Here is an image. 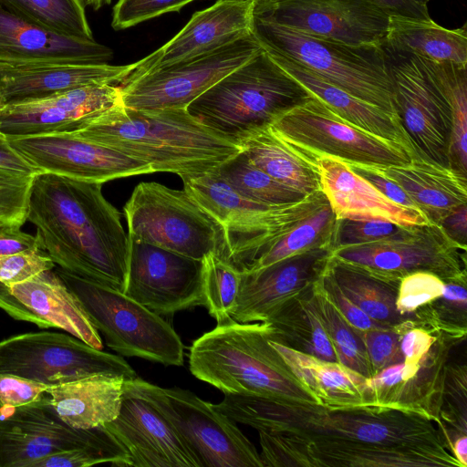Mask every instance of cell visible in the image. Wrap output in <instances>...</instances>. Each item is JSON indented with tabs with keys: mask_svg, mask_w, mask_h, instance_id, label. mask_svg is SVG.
I'll return each mask as SVG.
<instances>
[{
	"mask_svg": "<svg viewBox=\"0 0 467 467\" xmlns=\"http://www.w3.org/2000/svg\"><path fill=\"white\" fill-rule=\"evenodd\" d=\"M213 406L258 431L263 467H462L434 423L412 413L247 394Z\"/></svg>",
	"mask_w": 467,
	"mask_h": 467,
	"instance_id": "6da1fadb",
	"label": "cell"
},
{
	"mask_svg": "<svg viewBox=\"0 0 467 467\" xmlns=\"http://www.w3.org/2000/svg\"><path fill=\"white\" fill-rule=\"evenodd\" d=\"M26 220L59 267L125 293L130 240L102 183L39 172L32 178Z\"/></svg>",
	"mask_w": 467,
	"mask_h": 467,
	"instance_id": "7a4b0ae2",
	"label": "cell"
},
{
	"mask_svg": "<svg viewBox=\"0 0 467 467\" xmlns=\"http://www.w3.org/2000/svg\"><path fill=\"white\" fill-rule=\"evenodd\" d=\"M71 134L143 161L151 173L181 178L209 171L240 150L186 109L141 110L121 104Z\"/></svg>",
	"mask_w": 467,
	"mask_h": 467,
	"instance_id": "3957f363",
	"label": "cell"
},
{
	"mask_svg": "<svg viewBox=\"0 0 467 467\" xmlns=\"http://www.w3.org/2000/svg\"><path fill=\"white\" fill-rule=\"evenodd\" d=\"M270 337L266 322L217 325L192 342L190 371L224 394L319 404L272 347Z\"/></svg>",
	"mask_w": 467,
	"mask_h": 467,
	"instance_id": "277c9868",
	"label": "cell"
},
{
	"mask_svg": "<svg viewBox=\"0 0 467 467\" xmlns=\"http://www.w3.org/2000/svg\"><path fill=\"white\" fill-rule=\"evenodd\" d=\"M312 96L260 48L192 101L186 110L239 145Z\"/></svg>",
	"mask_w": 467,
	"mask_h": 467,
	"instance_id": "5b68a950",
	"label": "cell"
},
{
	"mask_svg": "<svg viewBox=\"0 0 467 467\" xmlns=\"http://www.w3.org/2000/svg\"><path fill=\"white\" fill-rule=\"evenodd\" d=\"M252 36L261 48L290 57L352 96L399 117L383 46L347 44L255 16Z\"/></svg>",
	"mask_w": 467,
	"mask_h": 467,
	"instance_id": "8992f818",
	"label": "cell"
},
{
	"mask_svg": "<svg viewBox=\"0 0 467 467\" xmlns=\"http://www.w3.org/2000/svg\"><path fill=\"white\" fill-rule=\"evenodd\" d=\"M182 180L183 190L223 225L227 241V259L241 267L326 200L323 192L318 191L288 204L257 202L235 191L215 168Z\"/></svg>",
	"mask_w": 467,
	"mask_h": 467,
	"instance_id": "52a82bcc",
	"label": "cell"
},
{
	"mask_svg": "<svg viewBox=\"0 0 467 467\" xmlns=\"http://www.w3.org/2000/svg\"><path fill=\"white\" fill-rule=\"evenodd\" d=\"M123 211L130 240L196 260L211 254L227 259L224 228L183 189L140 182Z\"/></svg>",
	"mask_w": 467,
	"mask_h": 467,
	"instance_id": "ba28073f",
	"label": "cell"
},
{
	"mask_svg": "<svg viewBox=\"0 0 467 467\" xmlns=\"http://www.w3.org/2000/svg\"><path fill=\"white\" fill-rule=\"evenodd\" d=\"M76 296L96 330L119 354L166 366L183 364V344L160 315L125 293L75 275L54 271Z\"/></svg>",
	"mask_w": 467,
	"mask_h": 467,
	"instance_id": "9c48e42d",
	"label": "cell"
},
{
	"mask_svg": "<svg viewBox=\"0 0 467 467\" xmlns=\"http://www.w3.org/2000/svg\"><path fill=\"white\" fill-rule=\"evenodd\" d=\"M128 381L170 422L201 467H263L254 445L212 403L181 388H161L138 377Z\"/></svg>",
	"mask_w": 467,
	"mask_h": 467,
	"instance_id": "30bf717a",
	"label": "cell"
},
{
	"mask_svg": "<svg viewBox=\"0 0 467 467\" xmlns=\"http://www.w3.org/2000/svg\"><path fill=\"white\" fill-rule=\"evenodd\" d=\"M271 128L313 164L321 156L383 167L402 165L414 158L401 145L344 120L314 95L278 118Z\"/></svg>",
	"mask_w": 467,
	"mask_h": 467,
	"instance_id": "8fae6325",
	"label": "cell"
},
{
	"mask_svg": "<svg viewBox=\"0 0 467 467\" xmlns=\"http://www.w3.org/2000/svg\"><path fill=\"white\" fill-rule=\"evenodd\" d=\"M260 48L250 36L213 52L161 67H146V57L119 85L122 105L141 110L186 109Z\"/></svg>",
	"mask_w": 467,
	"mask_h": 467,
	"instance_id": "7c38bea8",
	"label": "cell"
},
{
	"mask_svg": "<svg viewBox=\"0 0 467 467\" xmlns=\"http://www.w3.org/2000/svg\"><path fill=\"white\" fill-rule=\"evenodd\" d=\"M0 373L14 374L49 387L105 375L137 378L120 356L95 348L74 336L48 331L12 336L0 341Z\"/></svg>",
	"mask_w": 467,
	"mask_h": 467,
	"instance_id": "4fadbf2b",
	"label": "cell"
},
{
	"mask_svg": "<svg viewBox=\"0 0 467 467\" xmlns=\"http://www.w3.org/2000/svg\"><path fill=\"white\" fill-rule=\"evenodd\" d=\"M466 247L453 242L435 223L407 225L389 238L338 248L332 255L377 278L400 283L415 272H429L443 281L467 275Z\"/></svg>",
	"mask_w": 467,
	"mask_h": 467,
	"instance_id": "5bb4252c",
	"label": "cell"
},
{
	"mask_svg": "<svg viewBox=\"0 0 467 467\" xmlns=\"http://www.w3.org/2000/svg\"><path fill=\"white\" fill-rule=\"evenodd\" d=\"M45 394L26 405L0 408V467H31L40 459L71 449L121 445L103 425H67Z\"/></svg>",
	"mask_w": 467,
	"mask_h": 467,
	"instance_id": "9a60e30c",
	"label": "cell"
},
{
	"mask_svg": "<svg viewBox=\"0 0 467 467\" xmlns=\"http://www.w3.org/2000/svg\"><path fill=\"white\" fill-rule=\"evenodd\" d=\"M383 47L396 112L418 155L449 167L451 113L447 99L411 54Z\"/></svg>",
	"mask_w": 467,
	"mask_h": 467,
	"instance_id": "2e32d148",
	"label": "cell"
},
{
	"mask_svg": "<svg viewBox=\"0 0 467 467\" xmlns=\"http://www.w3.org/2000/svg\"><path fill=\"white\" fill-rule=\"evenodd\" d=\"M125 294L160 316L205 306L203 261L130 240Z\"/></svg>",
	"mask_w": 467,
	"mask_h": 467,
	"instance_id": "e0dca14e",
	"label": "cell"
},
{
	"mask_svg": "<svg viewBox=\"0 0 467 467\" xmlns=\"http://www.w3.org/2000/svg\"><path fill=\"white\" fill-rule=\"evenodd\" d=\"M254 16L351 45L384 46L389 16L365 0H280L255 5Z\"/></svg>",
	"mask_w": 467,
	"mask_h": 467,
	"instance_id": "ac0fdd59",
	"label": "cell"
},
{
	"mask_svg": "<svg viewBox=\"0 0 467 467\" xmlns=\"http://www.w3.org/2000/svg\"><path fill=\"white\" fill-rule=\"evenodd\" d=\"M7 140L38 172L100 183L151 173L143 161L69 133Z\"/></svg>",
	"mask_w": 467,
	"mask_h": 467,
	"instance_id": "d6986e66",
	"label": "cell"
},
{
	"mask_svg": "<svg viewBox=\"0 0 467 467\" xmlns=\"http://www.w3.org/2000/svg\"><path fill=\"white\" fill-rule=\"evenodd\" d=\"M332 251L317 248L256 270H240V285L231 317L240 323L265 322L289 301L312 291Z\"/></svg>",
	"mask_w": 467,
	"mask_h": 467,
	"instance_id": "ffe728a7",
	"label": "cell"
},
{
	"mask_svg": "<svg viewBox=\"0 0 467 467\" xmlns=\"http://www.w3.org/2000/svg\"><path fill=\"white\" fill-rule=\"evenodd\" d=\"M454 346L438 335L420 361H401L368 378L370 406L416 414L438 425L449 355Z\"/></svg>",
	"mask_w": 467,
	"mask_h": 467,
	"instance_id": "44dd1931",
	"label": "cell"
},
{
	"mask_svg": "<svg viewBox=\"0 0 467 467\" xmlns=\"http://www.w3.org/2000/svg\"><path fill=\"white\" fill-rule=\"evenodd\" d=\"M135 467H201L174 428L127 380L117 417L103 425Z\"/></svg>",
	"mask_w": 467,
	"mask_h": 467,
	"instance_id": "7402d4cb",
	"label": "cell"
},
{
	"mask_svg": "<svg viewBox=\"0 0 467 467\" xmlns=\"http://www.w3.org/2000/svg\"><path fill=\"white\" fill-rule=\"evenodd\" d=\"M121 104L119 86L90 85L45 100L0 108V132L7 139L71 134Z\"/></svg>",
	"mask_w": 467,
	"mask_h": 467,
	"instance_id": "603a6c76",
	"label": "cell"
},
{
	"mask_svg": "<svg viewBox=\"0 0 467 467\" xmlns=\"http://www.w3.org/2000/svg\"><path fill=\"white\" fill-rule=\"evenodd\" d=\"M0 308L15 319L61 328L95 348H103L79 301L52 270L18 284L0 283Z\"/></svg>",
	"mask_w": 467,
	"mask_h": 467,
	"instance_id": "cb8c5ba5",
	"label": "cell"
},
{
	"mask_svg": "<svg viewBox=\"0 0 467 467\" xmlns=\"http://www.w3.org/2000/svg\"><path fill=\"white\" fill-rule=\"evenodd\" d=\"M140 61L124 66L75 62L0 64V108L45 100L90 85L119 86Z\"/></svg>",
	"mask_w": 467,
	"mask_h": 467,
	"instance_id": "d4e9b609",
	"label": "cell"
},
{
	"mask_svg": "<svg viewBox=\"0 0 467 467\" xmlns=\"http://www.w3.org/2000/svg\"><path fill=\"white\" fill-rule=\"evenodd\" d=\"M254 7L253 0H217L195 12L175 36L148 56L145 67L196 57L252 36Z\"/></svg>",
	"mask_w": 467,
	"mask_h": 467,
	"instance_id": "484cf974",
	"label": "cell"
},
{
	"mask_svg": "<svg viewBox=\"0 0 467 467\" xmlns=\"http://www.w3.org/2000/svg\"><path fill=\"white\" fill-rule=\"evenodd\" d=\"M314 164L320 191L337 219L381 221L400 225L430 223L422 212L391 202L345 161L321 156L314 160Z\"/></svg>",
	"mask_w": 467,
	"mask_h": 467,
	"instance_id": "4316f807",
	"label": "cell"
},
{
	"mask_svg": "<svg viewBox=\"0 0 467 467\" xmlns=\"http://www.w3.org/2000/svg\"><path fill=\"white\" fill-rule=\"evenodd\" d=\"M113 51L94 40L62 36L36 26L0 5V64L75 62L103 64Z\"/></svg>",
	"mask_w": 467,
	"mask_h": 467,
	"instance_id": "83f0119b",
	"label": "cell"
},
{
	"mask_svg": "<svg viewBox=\"0 0 467 467\" xmlns=\"http://www.w3.org/2000/svg\"><path fill=\"white\" fill-rule=\"evenodd\" d=\"M265 51L341 119L368 133L396 142L419 157L399 117L352 96L290 57L272 50Z\"/></svg>",
	"mask_w": 467,
	"mask_h": 467,
	"instance_id": "f1b7e54d",
	"label": "cell"
},
{
	"mask_svg": "<svg viewBox=\"0 0 467 467\" xmlns=\"http://www.w3.org/2000/svg\"><path fill=\"white\" fill-rule=\"evenodd\" d=\"M399 184L431 223H440L453 210L467 204V176L421 157L402 165L374 166Z\"/></svg>",
	"mask_w": 467,
	"mask_h": 467,
	"instance_id": "f546056e",
	"label": "cell"
},
{
	"mask_svg": "<svg viewBox=\"0 0 467 467\" xmlns=\"http://www.w3.org/2000/svg\"><path fill=\"white\" fill-rule=\"evenodd\" d=\"M269 342L320 405L331 409L371 407L368 378L338 362L317 358L271 338Z\"/></svg>",
	"mask_w": 467,
	"mask_h": 467,
	"instance_id": "4dcf8cb0",
	"label": "cell"
},
{
	"mask_svg": "<svg viewBox=\"0 0 467 467\" xmlns=\"http://www.w3.org/2000/svg\"><path fill=\"white\" fill-rule=\"evenodd\" d=\"M125 379L95 375L51 386L47 393L58 417L77 429L113 420L121 405Z\"/></svg>",
	"mask_w": 467,
	"mask_h": 467,
	"instance_id": "1f68e13d",
	"label": "cell"
},
{
	"mask_svg": "<svg viewBox=\"0 0 467 467\" xmlns=\"http://www.w3.org/2000/svg\"><path fill=\"white\" fill-rule=\"evenodd\" d=\"M384 46L432 61L467 66L466 24L449 29L431 18L390 16Z\"/></svg>",
	"mask_w": 467,
	"mask_h": 467,
	"instance_id": "d6a6232c",
	"label": "cell"
},
{
	"mask_svg": "<svg viewBox=\"0 0 467 467\" xmlns=\"http://www.w3.org/2000/svg\"><path fill=\"white\" fill-rule=\"evenodd\" d=\"M247 158L277 182L305 195L320 191L315 164L299 155L270 127L239 143Z\"/></svg>",
	"mask_w": 467,
	"mask_h": 467,
	"instance_id": "836d02e7",
	"label": "cell"
},
{
	"mask_svg": "<svg viewBox=\"0 0 467 467\" xmlns=\"http://www.w3.org/2000/svg\"><path fill=\"white\" fill-rule=\"evenodd\" d=\"M327 272L345 296L375 321L395 327L411 319L397 309L396 299L400 283L389 282L330 256Z\"/></svg>",
	"mask_w": 467,
	"mask_h": 467,
	"instance_id": "e575fe53",
	"label": "cell"
},
{
	"mask_svg": "<svg viewBox=\"0 0 467 467\" xmlns=\"http://www.w3.org/2000/svg\"><path fill=\"white\" fill-rule=\"evenodd\" d=\"M312 291L285 304L265 321L271 327L270 338L317 358L337 362L331 341L314 307Z\"/></svg>",
	"mask_w": 467,
	"mask_h": 467,
	"instance_id": "d590c367",
	"label": "cell"
},
{
	"mask_svg": "<svg viewBox=\"0 0 467 467\" xmlns=\"http://www.w3.org/2000/svg\"><path fill=\"white\" fill-rule=\"evenodd\" d=\"M447 99L451 113L448 149L449 167L467 176V70L466 66L437 62L411 54Z\"/></svg>",
	"mask_w": 467,
	"mask_h": 467,
	"instance_id": "8d00e7d4",
	"label": "cell"
},
{
	"mask_svg": "<svg viewBox=\"0 0 467 467\" xmlns=\"http://www.w3.org/2000/svg\"><path fill=\"white\" fill-rule=\"evenodd\" d=\"M336 223V215L326 198L307 216L262 250L241 269L256 270L306 251L317 248L331 249Z\"/></svg>",
	"mask_w": 467,
	"mask_h": 467,
	"instance_id": "74e56055",
	"label": "cell"
},
{
	"mask_svg": "<svg viewBox=\"0 0 467 467\" xmlns=\"http://www.w3.org/2000/svg\"><path fill=\"white\" fill-rule=\"evenodd\" d=\"M8 12L54 34L94 40L83 0H0Z\"/></svg>",
	"mask_w": 467,
	"mask_h": 467,
	"instance_id": "f35d334b",
	"label": "cell"
},
{
	"mask_svg": "<svg viewBox=\"0 0 467 467\" xmlns=\"http://www.w3.org/2000/svg\"><path fill=\"white\" fill-rule=\"evenodd\" d=\"M443 282L442 295L414 311L411 320L458 345L467 335V275Z\"/></svg>",
	"mask_w": 467,
	"mask_h": 467,
	"instance_id": "ab89813d",
	"label": "cell"
},
{
	"mask_svg": "<svg viewBox=\"0 0 467 467\" xmlns=\"http://www.w3.org/2000/svg\"><path fill=\"white\" fill-rule=\"evenodd\" d=\"M215 170L240 194L257 202L283 205L299 202L307 196L272 178L256 167L242 150Z\"/></svg>",
	"mask_w": 467,
	"mask_h": 467,
	"instance_id": "60d3db41",
	"label": "cell"
},
{
	"mask_svg": "<svg viewBox=\"0 0 467 467\" xmlns=\"http://www.w3.org/2000/svg\"><path fill=\"white\" fill-rule=\"evenodd\" d=\"M311 298L331 341L337 362L366 378L372 377L373 372L363 340L357 329L344 319L328 300L318 280L313 287Z\"/></svg>",
	"mask_w": 467,
	"mask_h": 467,
	"instance_id": "b9f144b4",
	"label": "cell"
},
{
	"mask_svg": "<svg viewBox=\"0 0 467 467\" xmlns=\"http://www.w3.org/2000/svg\"><path fill=\"white\" fill-rule=\"evenodd\" d=\"M203 261L205 306L217 325L234 321V308L240 285V270L225 257L211 254Z\"/></svg>",
	"mask_w": 467,
	"mask_h": 467,
	"instance_id": "7bdbcfd3",
	"label": "cell"
},
{
	"mask_svg": "<svg viewBox=\"0 0 467 467\" xmlns=\"http://www.w3.org/2000/svg\"><path fill=\"white\" fill-rule=\"evenodd\" d=\"M439 431L446 441L467 435L466 365H448Z\"/></svg>",
	"mask_w": 467,
	"mask_h": 467,
	"instance_id": "ee69618b",
	"label": "cell"
},
{
	"mask_svg": "<svg viewBox=\"0 0 467 467\" xmlns=\"http://www.w3.org/2000/svg\"><path fill=\"white\" fill-rule=\"evenodd\" d=\"M105 462L116 466H130V456L122 445L89 446L49 455L36 461L31 467H88Z\"/></svg>",
	"mask_w": 467,
	"mask_h": 467,
	"instance_id": "f6af8a7d",
	"label": "cell"
},
{
	"mask_svg": "<svg viewBox=\"0 0 467 467\" xmlns=\"http://www.w3.org/2000/svg\"><path fill=\"white\" fill-rule=\"evenodd\" d=\"M406 226L381 221L337 219L331 249L381 241L400 233Z\"/></svg>",
	"mask_w": 467,
	"mask_h": 467,
	"instance_id": "bcb514c9",
	"label": "cell"
},
{
	"mask_svg": "<svg viewBox=\"0 0 467 467\" xmlns=\"http://www.w3.org/2000/svg\"><path fill=\"white\" fill-rule=\"evenodd\" d=\"M444 282L429 272H415L404 276L399 285L396 306L402 316L411 314L426 304L440 297Z\"/></svg>",
	"mask_w": 467,
	"mask_h": 467,
	"instance_id": "7dc6e473",
	"label": "cell"
},
{
	"mask_svg": "<svg viewBox=\"0 0 467 467\" xmlns=\"http://www.w3.org/2000/svg\"><path fill=\"white\" fill-rule=\"evenodd\" d=\"M193 0H119L112 10L111 26L126 29L169 12H179Z\"/></svg>",
	"mask_w": 467,
	"mask_h": 467,
	"instance_id": "c3c4849f",
	"label": "cell"
},
{
	"mask_svg": "<svg viewBox=\"0 0 467 467\" xmlns=\"http://www.w3.org/2000/svg\"><path fill=\"white\" fill-rule=\"evenodd\" d=\"M33 177L0 171V221L23 225L26 221L29 189Z\"/></svg>",
	"mask_w": 467,
	"mask_h": 467,
	"instance_id": "681fc988",
	"label": "cell"
},
{
	"mask_svg": "<svg viewBox=\"0 0 467 467\" xmlns=\"http://www.w3.org/2000/svg\"><path fill=\"white\" fill-rule=\"evenodd\" d=\"M365 345L373 375L389 366L403 361L400 334L390 327L371 330L357 329Z\"/></svg>",
	"mask_w": 467,
	"mask_h": 467,
	"instance_id": "f907efd6",
	"label": "cell"
},
{
	"mask_svg": "<svg viewBox=\"0 0 467 467\" xmlns=\"http://www.w3.org/2000/svg\"><path fill=\"white\" fill-rule=\"evenodd\" d=\"M55 263L43 250L25 251L0 258V283L25 282L45 271L53 270Z\"/></svg>",
	"mask_w": 467,
	"mask_h": 467,
	"instance_id": "816d5d0a",
	"label": "cell"
},
{
	"mask_svg": "<svg viewBox=\"0 0 467 467\" xmlns=\"http://www.w3.org/2000/svg\"><path fill=\"white\" fill-rule=\"evenodd\" d=\"M318 283L328 300L334 305L344 319L354 328L366 331L388 327L372 319L349 300L327 272L326 267L318 279Z\"/></svg>",
	"mask_w": 467,
	"mask_h": 467,
	"instance_id": "f5cc1de1",
	"label": "cell"
},
{
	"mask_svg": "<svg viewBox=\"0 0 467 467\" xmlns=\"http://www.w3.org/2000/svg\"><path fill=\"white\" fill-rule=\"evenodd\" d=\"M48 385L14 374L0 373V408H16L35 402Z\"/></svg>",
	"mask_w": 467,
	"mask_h": 467,
	"instance_id": "db71d44e",
	"label": "cell"
},
{
	"mask_svg": "<svg viewBox=\"0 0 467 467\" xmlns=\"http://www.w3.org/2000/svg\"><path fill=\"white\" fill-rule=\"evenodd\" d=\"M411 319H408L393 328L400 334V347L403 361L418 362L431 350L438 335L415 326Z\"/></svg>",
	"mask_w": 467,
	"mask_h": 467,
	"instance_id": "11a10c76",
	"label": "cell"
},
{
	"mask_svg": "<svg viewBox=\"0 0 467 467\" xmlns=\"http://www.w3.org/2000/svg\"><path fill=\"white\" fill-rule=\"evenodd\" d=\"M348 165L391 202L407 208L420 211L399 184L380 173L373 165L348 163Z\"/></svg>",
	"mask_w": 467,
	"mask_h": 467,
	"instance_id": "9f6ffc18",
	"label": "cell"
},
{
	"mask_svg": "<svg viewBox=\"0 0 467 467\" xmlns=\"http://www.w3.org/2000/svg\"><path fill=\"white\" fill-rule=\"evenodd\" d=\"M21 225L0 224V258L25 251L42 250L36 236L20 230Z\"/></svg>",
	"mask_w": 467,
	"mask_h": 467,
	"instance_id": "6f0895ef",
	"label": "cell"
},
{
	"mask_svg": "<svg viewBox=\"0 0 467 467\" xmlns=\"http://www.w3.org/2000/svg\"><path fill=\"white\" fill-rule=\"evenodd\" d=\"M0 171L26 177L39 173L9 144L7 138L0 132Z\"/></svg>",
	"mask_w": 467,
	"mask_h": 467,
	"instance_id": "680465c9",
	"label": "cell"
},
{
	"mask_svg": "<svg viewBox=\"0 0 467 467\" xmlns=\"http://www.w3.org/2000/svg\"><path fill=\"white\" fill-rule=\"evenodd\" d=\"M387 16H401L414 18L430 19L427 5L412 0H365Z\"/></svg>",
	"mask_w": 467,
	"mask_h": 467,
	"instance_id": "91938a15",
	"label": "cell"
},
{
	"mask_svg": "<svg viewBox=\"0 0 467 467\" xmlns=\"http://www.w3.org/2000/svg\"><path fill=\"white\" fill-rule=\"evenodd\" d=\"M439 225L453 242L467 248V204L453 210Z\"/></svg>",
	"mask_w": 467,
	"mask_h": 467,
	"instance_id": "94428289",
	"label": "cell"
},
{
	"mask_svg": "<svg viewBox=\"0 0 467 467\" xmlns=\"http://www.w3.org/2000/svg\"><path fill=\"white\" fill-rule=\"evenodd\" d=\"M450 451L462 467L467 466V435L457 437L451 444Z\"/></svg>",
	"mask_w": 467,
	"mask_h": 467,
	"instance_id": "6125c7cd",
	"label": "cell"
},
{
	"mask_svg": "<svg viewBox=\"0 0 467 467\" xmlns=\"http://www.w3.org/2000/svg\"><path fill=\"white\" fill-rule=\"evenodd\" d=\"M85 5H90L94 10H99L105 5H109L111 0H83Z\"/></svg>",
	"mask_w": 467,
	"mask_h": 467,
	"instance_id": "be15d7a7",
	"label": "cell"
},
{
	"mask_svg": "<svg viewBox=\"0 0 467 467\" xmlns=\"http://www.w3.org/2000/svg\"><path fill=\"white\" fill-rule=\"evenodd\" d=\"M255 3V5H262L275 3L280 0H253Z\"/></svg>",
	"mask_w": 467,
	"mask_h": 467,
	"instance_id": "e7e4bbea",
	"label": "cell"
},
{
	"mask_svg": "<svg viewBox=\"0 0 467 467\" xmlns=\"http://www.w3.org/2000/svg\"><path fill=\"white\" fill-rule=\"evenodd\" d=\"M412 1H414L420 5H427V4L430 0H412Z\"/></svg>",
	"mask_w": 467,
	"mask_h": 467,
	"instance_id": "03108f58",
	"label": "cell"
},
{
	"mask_svg": "<svg viewBox=\"0 0 467 467\" xmlns=\"http://www.w3.org/2000/svg\"><path fill=\"white\" fill-rule=\"evenodd\" d=\"M5 223V222H1V221H0V224H1V223Z\"/></svg>",
	"mask_w": 467,
	"mask_h": 467,
	"instance_id": "003e7915",
	"label": "cell"
}]
</instances>
